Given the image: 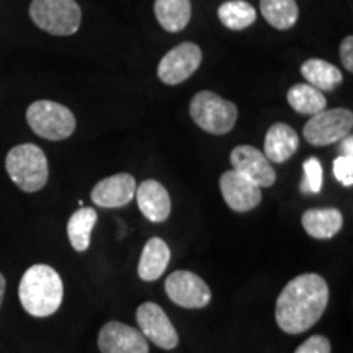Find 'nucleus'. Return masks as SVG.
<instances>
[{
    "label": "nucleus",
    "instance_id": "nucleus-29",
    "mask_svg": "<svg viewBox=\"0 0 353 353\" xmlns=\"http://www.w3.org/2000/svg\"><path fill=\"white\" fill-rule=\"evenodd\" d=\"M342 156H348V157H353V138L352 134L347 136L345 139H342Z\"/></svg>",
    "mask_w": 353,
    "mask_h": 353
},
{
    "label": "nucleus",
    "instance_id": "nucleus-19",
    "mask_svg": "<svg viewBox=\"0 0 353 353\" xmlns=\"http://www.w3.org/2000/svg\"><path fill=\"white\" fill-rule=\"evenodd\" d=\"M157 21L169 33H179L187 28L192 19L190 0H156L154 3Z\"/></svg>",
    "mask_w": 353,
    "mask_h": 353
},
{
    "label": "nucleus",
    "instance_id": "nucleus-20",
    "mask_svg": "<svg viewBox=\"0 0 353 353\" xmlns=\"http://www.w3.org/2000/svg\"><path fill=\"white\" fill-rule=\"evenodd\" d=\"M301 74L309 85L321 92H332L343 81L341 69L322 59H309L303 63Z\"/></svg>",
    "mask_w": 353,
    "mask_h": 353
},
{
    "label": "nucleus",
    "instance_id": "nucleus-3",
    "mask_svg": "<svg viewBox=\"0 0 353 353\" xmlns=\"http://www.w3.org/2000/svg\"><path fill=\"white\" fill-rule=\"evenodd\" d=\"M6 169L12 182L26 193L39 192L50 176L46 154L37 144H20L10 149Z\"/></svg>",
    "mask_w": 353,
    "mask_h": 353
},
{
    "label": "nucleus",
    "instance_id": "nucleus-12",
    "mask_svg": "<svg viewBox=\"0 0 353 353\" xmlns=\"http://www.w3.org/2000/svg\"><path fill=\"white\" fill-rule=\"evenodd\" d=\"M99 348L101 353H149V342L131 325L110 321L99 332Z\"/></svg>",
    "mask_w": 353,
    "mask_h": 353
},
{
    "label": "nucleus",
    "instance_id": "nucleus-5",
    "mask_svg": "<svg viewBox=\"0 0 353 353\" xmlns=\"http://www.w3.org/2000/svg\"><path fill=\"white\" fill-rule=\"evenodd\" d=\"M237 107L211 90H201L190 101V117L210 134H226L237 121Z\"/></svg>",
    "mask_w": 353,
    "mask_h": 353
},
{
    "label": "nucleus",
    "instance_id": "nucleus-14",
    "mask_svg": "<svg viewBox=\"0 0 353 353\" xmlns=\"http://www.w3.org/2000/svg\"><path fill=\"white\" fill-rule=\"evenodd\" d=\"M134 176L130 174H117L100 180L92 190L90 198L94 205L100 208H121L134 198L136 193Z\"/></svg>",
    "mask_w": 353,
    "mask_h": 353
},
{
    "label": "nucleus",
    "instance_id": "nucleus-23",
    "mask_svg": "<svg viewBox=\"0 0 353 353\" xmlns=\"http://www.w3.org/2000/svg\"><path fill=\"white\" fill-rule=\"evenodd\" d=\"M263 19L276 30H290L298 21L296 0H260Z\"/></svg>",
    "mask_w": 353,
    "mask_h": 353
},
{
    "label": "nucleus",
    "instance_id": "nucleus-6",
    "mask_svg": "<svg viewBox=\"0 0 353 353\" xmlns=\"http://www.w3.org/2000/svg\"><path fill=\"white\" fill-rule=\"evenodd\" d=\"M26 121L34 134L48 141H63L76 131V117L64 105L38 100L26 110Z\"/></svg>",
    "mask_w": 353,
    "mask_h": 353
},
{
    "label": "nucleus",
    "instance_id": "nucleus-15",
    "mask_svg": "<svg viewBox=\"0 0 353 353\" xmlns=\"http://www.w3.org/2000/svg\"><path fill=\"white\" fill-rule=\"evenodd\" d=\"M134 196L138 198V206L145 219L151 223H164L169 219L172 201L167 188L157 180H144L136 187Z\"/></svg>",
    "mask_w": 353,
    "mask_h": 353
},
{
    "label": "nucleus",
    "instance_id": "nucleus-4",
    "mask_svg": "<svg viewBox=\"0 0 353 353\" xmlns=\"http://www.w3.org/2000/svg\"><path fill=\"white\" fill-rule=\"evenodd\" d=\"M30 17L46 33L70 37L81 28L82 10L76 0H33Z\"/></svg>",
    "mask_w": 353,
    "mask_h": 353
},
{
    "label": "nucleus",
    "instance_id": "nucleus-16",
    "mask_svg": "<svg viewBox=\"0 0 353 353\" xmlns=\"http://www.w3.org/2000/svg\"><path fill=\"white\" fill-rule=\"evenodd\" d=\"M299 148L296 131L285 123H275L265 134L263 156L273 164H283Z\"/></svg>",
    "mask_w": 353,
    "mask_h": 353
},
{
    "label": "nucleus",
    "instance_id": "nucleus-25",
    "mask_svg": "<svg viewBox=\"0 0 353 353\" xmlns=\"http://www.w3.org/2000/svg\"><path fill=\"white\" fill-rule=\"evenodd\" d=\"M304 170V179L301 182V190L303 193H321L322 190V176H324V172H322V164L319 159L311 157L307 161H304L303 164Z\"/></svg>",
    "mask_w": 353,
    "mask_h": 353
},
{
    "label": "nucleus",
    "instance_id": "nucleus-30",
    "mask_svg": "<svg viewBox=\"0 0 353 353\" xmlns=\"http://www.w3.org/2000/svg\"><path fill=\"white\" fill-rule=\"evenodd\" d=\"M3 294H6V278H3L2 273H0V306H2Z\"/></svg>",
    "mask_w": 353,
    "mask_h": 353
},
{
    "label": "nucleus",
    "instance_id": "nucleus-24",
    "mask_svg": "<svg viewBox=\"0 0 353 353\" xmlns=\"http://www.w3.org/2000/svg\"><path fill=\"white\" fill-rule=\"evenodd\" d=\"M218 17L226 28L241 32L255 23L257 12L245 0H228L218 8Z\"/></svg>",
    "mask_w": 353,
    "mask_h": 353
},
{
    "label": "nucleus",
    "instance_id": "nucleus-17",
    "mask_svg": "<svg viewBox=\"0 0 353 353\" xmlns=\"http://www.w3.org/2000/svg\"><path fill=\"white\" fill-rule=\"evenodd\" d=\"M170 262V249L161 237H151L141 254L138 275L144 281H156L164 275Z\"/></svg>",
    "mask_w": 353,
    "mask_h": 353
},
{
    "label": "nucleus",
    "instance_id": "nucleus-2",
    "mask_svg": "<svg viewBox=\"0 0 353 353\" xmlns=\"http://www.w3.org/2000/svg\"><path fill=\"white\" fill-rule=\"evenodd\" d=\"M64 285L61 275L50 265L37 263L21 276L19 298L21 306L33 317H50L61 307Z\"/></svg>",
    "mask_w": 353,
    "mask_h": 353
},
{
    "label": "nucleus",
    "instance_id": "nucleus-13",
    "mask_svg": "<svg viewBox=\"0 0 353 353\" xmlns=\"http://www.w3.org/2000/svg\"><path fill=\"white\" fill-rule=\"evenodd\" d=\"M219 188L224 201L232 211L247 213L262 201V190L236 170H228L221 175Z\"/></svg>",
    "mask_w": 353,
    "mask_h": 353
},
{
    "label": "nucleus",
    "instance_id": "nucleus-11",
    "mask_svg": "<svg viewBox=\"0 0 353 353\" xmlns=\"http://www.w3.org/2000/svg\"><path fill=\"white\" fill-rule=\"evenodd\" d=\"M232 169L249 179L260 188H268L276 182V172L272 162L254 145H237L231 152Z\"/></svg>",
    "mask_w": 353,
    "mask_h": 353
},
{
    "label": "nucleus",
    "instance_id": "nucleus-22",
    "mask_svg": "<svg viewBox=\"0 0 353 353\" xmlns=\"http://www.w3.org/2000/svg\"><path fill=\"white\" fill-rule=\"evenodd\" d=\"M288 99L290 107L299 114H312L324 112L327 108V100H325L324 94L321 90H317L309 83H296L288 90Z\"/></svg>",
    "mask_w": 353,
    "mask_h": 353
},
{
    "label": "nucleus",
    "instance_id": "nucleus-10",
    "mask_svg": "<svg viewBox=\"0 0 353 353\" xmlns=\"http://www.w3.org/2000/svg\"><path fill=\"white\" fill-rule=\"evenodd\" d=\"M139 332L144 335L145 341H151L154 345L164 350H174L179 345V334L172 324L165 311L156 303H143L136 311Z\"/></svg>",
    "mask_w": 353,
    "mask_h": 353
},
{
    "label": "nucleus",
    "instance_id": "nucleus-28",
    "mask_svg": "<svg viewBox=\"0 0 353 353\" xmlns=\"http://www.w3.org/2000/svg\"><path fill=\"white\" fill-rule=\"evenodd\" d=\"M341 59L348 72H353V37L343 38L341 44Z\"/></svg>",
    "mask_w": 353,
    "mask_h": 353
},
{
    "label": "nucleus",
    "instance_id": "nucleus-8",
    "mask_svg": "<svg viewBox=\"0 0 353 353\" xmlns=\"http://www.w3.org/2000/svg\"><path fill=\"white\" fill-rule=\"evenodd\" d=\"M165 293L172 303L185 309H201L211 301L206 281L188 270H176L165 280Z\"/></svg>",
    "mask_w": 353,
    "mask_h": 353
},
{
    "label": "nucleus",
    "instance_id": "nucleus-18",
    "mask_svg": "<svg viewBox=\"0 0 353 353\" xmlns=\"http://www.w3.org/2000/svg\"><path fill=\"white\" fill-rule=\"evenodd\" d=\"M301 224L314 239H332L343 226V214L335 208H312L304 211Z\"/></svg>",
    "mask_w": 353,
    "mask_h": 353
},
{
    "label": "nucleus",
    "instance_id": "nucleus-9",
    "mask_svg": "<svg viewBox=\"0 0 353 353\" xmlns=\"http://www.w3.org/2000/svg\"><path fill=\"white\" fill-rule=\"evenodd\" d=\"M203 52L195 43H182L170 50L159 63L157 76L167 85H179L200 68Z\"/></svg>",
    "mask_w": 353,
    "mask_h": 353
},
{
    "label": "nucleus",
    "instance_id": "nucleus-1",
    "mask_svg": "<svg viewBox=\"0 0 353 353\" xmlns=\"http://www.w3.org/2000/svg\"><path fill=\"white\" fill-rule=\"evenodd\" d=\"M329 303V286L317 273H303L278 294L275 319L278 327L290 335L311 329L324 314Z\"/></svg>",
    "mask_w": 353,
    "mask_h": 353
},
{
    "label": "nucleus",
    "instance_id": "nucleus-26",
    "mask_svg": "<svg viewBox=\"0 0 353 353\" xmlns=\"http://www.w3.org/2000/svg\"><path fill=\"white\" fill-rule=\"evenodd\" d=\"M334 175L343 187L353 185V157L339 156L334 161Z\"/></svg>",
    "mask_w": 353,
    "mask_h": 353
},
{
    "label": "nucleus",
    "instance_id": "nucleus-27",
    "mask_svg": "<svg viewBox=\"0 0 353 353\" xmlns=\"http://www.w3.org/2000/svg\"><path fill=\"white\" fill-rule=\"evenodd\" d=\"M332 352V345L330 341L324 335H312L306 342L296 348L294 353H330Z\"/></svg>",
    "mask_w": 353,
    "mask_h": 353
},
{
    "label": "nucleus",
    "instance_id": "nucleus-7",
    "mask_svg": "<svg viewBox=\"0 0 353 353\" xmlns=\"http://www.w3.org/2000/svg\"><path fill=\"white\" fill-rule=\"evenodd\" d=\"M353 113L347 108L324 110L312 114L303 128V136L312 145H329L352 134Z\"/></svg>",
    "mask_w": 353,
    "mask_h": 353
},
{
    "label": "nucleus",
    "instance_id": "nucleus-21",
    "mask_svg": "<svg viewBox=\"0 0 353 353\" xmlns=\"http://www.w3.org/2000/svg\"><path fill=\"white\" fill-rule=\"evenodd\" d=\"M99 214L94 208H87L82 206L76 213L69 218L68 223V237L70 245L77 250V252H85L90 247V237L94 231Z\"/></svg>",
    "mask_w": 353,
    "mask_h": 353
}]
</instances>
